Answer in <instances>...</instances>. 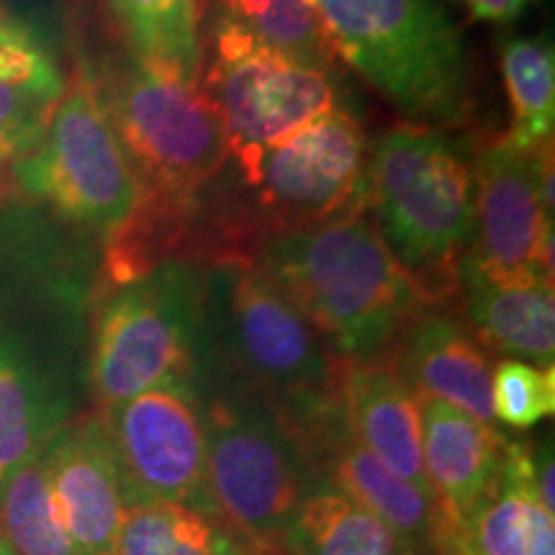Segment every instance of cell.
<instances>
[{
  "mask_svg": "<svg viewBox=\"0 0 555 555\" xmlns=\"http://www.w3.org/2000/svg\"><path fill=\"white\" fill-rule=\"evenodd\" d=\"M416 397H433L491 425V367L483 345L448 311L422 309L388 358Z\"/></svg>",
  "mask_w": 555,
  "mask_h": 555,
  "instance_id": "obj_16",
  "label": "cell"
},
{
  "mask_svg": "<svg viewBox=\"0 0 555 555\" xmlns=\"http://www.w3.org/2000/svg\"><path fill=\"white\" fill-rule=\"evenodd\" d=\"M0 545L11 555H78L54 517L41 453L0 489Z\"/></svg>",
  "mask_w": 555,
  "mask_h": 555,
  "instance_id": "obj_26",
  "label": "cell"
},
{
  "mask_svg": "<svg viewBox=\"0 0 555 555\" xmlns=\"http://www.w3.org/2000/svg\"><path fill=\"white\" fill-rule=\"evenodd\" d=\"M0 80L26 86L54 101L65 93V80L44 41L11 9L9 0H0Z\"/></svg>",
  "mask_w": 555,
  "mask_h": 555,
  "instance_id": "obj_28",
  "label": "cell"
},
{
  "mask_svg": "<svg viewBox=\"0 0 555 555\" xmlns=\"http://www.w3.org/2000/svg\"><path fill=\"white\" fill-rule=\"evenodd\" d=\"M0 555H11V553H9V551H5V547H3V545H0Z\"/></svg>",
  "mask_w": 555,
  "mask_h": 555,
  "instance_id": "obj_33",
  "label": "cell"
},
{
  "mask_svg": "<svg viewBox=\"0 0 555 555\" xmlns=\"http://www.w3.org/2000/svg\"><path fill=\"white\" fill-rule=\"evenodd\" d=\"M461 288H466V327L478 343L525 363L553 365V283H486L461 278Z\"/></svg>",
  "mask_w": 555,
  "mask_h": 555,
  "instance_id": "obj_19",
  "label": "cell"
},
{
  "mask_svg": "<svg viewBox=\"0 0 555 555\" xmlns=\"http://www.w3.org/2000/svg\"><path fill=\"white\" fill-rule=\"evenodd\" d=\"M422 409V457L433 494L450 522L463 527L489 499L502 474L506 440L494 425L433 397H416Z\"/></svg>",
  "mask_w": 555,
  "mask_h": 555,
  "instance_id": "obj_17",
  "label": "cell"
},
{
  "mask_svg": "<svg viewBox=\"0 0 555 555\" xmlns=\"http://www.w3.org/2000/svg\"><path fill=\"white\" fill-rule=\"evenodd\" d=\"M206 483L219 519L268 555H283L298 504L317 481L281 420L253 397L204 406Z\"/></svg>",
  "mask_w": 555,
  "mask_h": 555,
  "instance_id": "obj_7",
  "label": "cell"
},
{
  "mask_svg": "<svg viewBox=\"0 0 555 555\" xmlns=\"http://www.w3.org/2000/svg\"><path fill=\"white\" fill-rule=\"evenodd\" d=\"M491 412L512 429H530L555 412V367L506 358L491 373Z\"/></svg>",
  "mask_w": 555,
  "mask_h": 555,
  "instance_id": "obj_27",
  "label": "cell"
},
{
  "mask_svg": "<svg viewBox=\"0 0 555 555\" xmlns=\"http://www.w3.org/2000/svg\"><path fill=\"white\" fill-rule=\"evenodd\" d=\"M114 555H268L224 519L170 502L127 506Z\"/></svg>",
  "mask_w": 555,
  "mask_h": 555,
  "instance_id": "obj_21",
  "label": "cell"
},
{
  "mask_svg": "<svg viewBox=\"0 0 555 555\" xmlns=\"http://www.w3.org/2000/svg\"><path fill=\"white\" fill-rule=\"evenodd\" d=\"M198 352L237 373L253 399L286 427L339 404L343 360L296 304L247 262H224L204 275Z\"/></svg>",
  "mask_w": 555,
  "mask_h": 555,
  "instance_id": "obj_2",
  "label": "cell"
},
{
  "mask_svg": "<svg viewBox=\"0 0 555 555\" xmlns=\"http://www.w3.org/2000/svg\"><path fill=\"white\" fill-rule=\"evenodd\" d=\"M60 422L62 409L37 367L0 339V489L47 448Z\"/></svg>",
  "mask_w": 555,
  "mask_h": 555,
  "instance_id": "obj_22",
  "label": "cell"
},
{
  "mask_svg": "<svg viewBox=\"0 0 555 555\" xmlns=\"http://www.w3.org/2000/svg\"><path fill=\"white\" fill-rule=\"evenodd\" d=\"M139 65L201 80L198 0H108Z\"/></svg>",
  "mask_w": 555,
  "mask_h": 555,
  "instance_id": "obj_23",
  "label": "cell"
},
{
  "mask_svg": "<svg viewBox=\"0 0 555 555\" xmlns=\"http://www.w3.org/2000/svg\"><path fill=\"white\" fill-rule=\"evenodd\" d=\"M101 416L119 461L127 506L170 502L219 517L206 483L204 406L191 384L152 388Z\"/></svg>",
  "mask_w": 555,
  "mask_h": 555,
  "instance_id": "obj_11",
  "label": "cell"
},
{
  "mask_svg": "<svg viewBox=\"0 0 555 555\" xmlns=\"http://www.w3.org/2000/svg\"><path fill=\"white\" fill-rule=\"evenodd\" d=\"M535 455V494L540 499V504L545 506L547 512L553 515L555 509V494H553V448H540Z\"/></svg>",
  "mask_w": 555,
  "mask_h": 555,
  "instance_id": "obj_31",
  "label": "cell"
},
{
  "mask_svg": "<svg viewBox=\"0 0 555 555\" xmlns=\"http://www.w3.org/2000/svg\"><path fill=\"white\" fill-rule=\"evenodd\" d=\"M93 86L142 185L139 206L189 211L229 159L224 119L201 80L131 60L106 86Z\"/></svg>",
  "mask_w": 555,
  "mask_h": 555,
  "instance_id": "obj_5",
  "label": "cell"
},
{
  "mask_svg": "<svg viewBox=\"0 0 555 555\" xmlns=\"http://www.w3.org/2000/svg\"><path fill=\"white\" fill-rule=\"evenodd\" d=\"M463 547L476 555H555L553 515L535 494V455L522 442L506 440L502 474L463 527Z\"/></svg>",
  "mask_w": 555,
  "mask_h": 555,
  "instance_id": "obj_18",
  "label": "cell"
},
{
  "mask_svg": "<svg viewBox=\"0 0 555 555\" xmlns=\"http://www.w3.org/2000/svg\"><path fill=\"white\" fill-rule=\"evenodd\" d=\"M367 157L365 131L356 116L332 108L260 155L227 163H234L245 183V208L258 214L253 234L268 242L363 204Z\"/></svg>",
  "mask_w": 555,
  "mask_h": 555,
  "instance_id": "obj_9",
  "label": "cell"
},
{
  "mask_svg": "<svg viewBox=\"0 0 555 555\" xmlns=\"http://www.w3.org/2000/svg\"><path fill=\"white\" fill-rule=\"evenodd\" d=\"M201 86L224 119L234 163L327 114L337 99L330 73L298 65L221 18L211 31V65Z\"/></svg>",
  "mask_w": 555,
  "mask_h": 555,
  "instance_id": "obj_10",
  "label": "cell"
},
{
  "mask_svg": "<svg viewBox=\"0 0 555 555\" xmlns=\"http://www.w3.org/2000/svg\"><path fill=\"white\" fill-rule=\"evenodd\" d=\"M339 414L358 446L393 474L433 494L422 457L420 399L391 360L343 363Z\"/></svg>",
  "mask_w": 555,
  "mask_h": 555,
  "instance_id": "obj_15",
  "label": "cell"
},
{
  "mask_svg": "<svg viewBox=\"0 0 555 555\" xmlns=\"http://www.w3.org/2000/svg\"><path fill=\"white\" fill-rule=\"evenodd\" d=\"M283 555H422L384 519L330 483L317 481L298 504Z\"/></svg>",
  "mask_w": 555,
  "mask_h": 555,
  "instance_id": "obj_20",
  "label": "cell"
},
{
  "mask_svg": "<svg viewBox=\"0 0 555 555\" xmlns=\"http://www.w3.org/2000/svg\"><path fill=\"white\" fill-rule=\"evenodd\" d=\"M26 196L101 234H119L142 201V185L90 75L78 73L52 108L44 134L11 168Z\"/></svg>",
  "mask_w": 555,
  "mask_h": 555,
  "instance_id": "obj_8",
  "label": "cell"
},
{
  "mask_svg": "<svg viewBox=\"0 0 555 555\" xmlns=\"http://www.w3.org/2000/svg\"><path fill=\"white\" fill-rule=\"evenodd\" d=\"M476 234L461 278L486 283H553V219L538 196V152L496 142L474 170Z\"/></svg>",
  "mask_w": 555,
  "mask_h": 555,
  "instance_id": "obj_12",
  "label": "cell"
},
{
  "mask_svg": "<svg viewBox=\"0 0 555 555\" xmlns=\"http://www.w3.org/2000/svg\"><path fill=\"white\" fill-rule=\"evenodd\" d=\"M363 206L429 307L461 291L476 234L474 170L442 129L412 121L388 129L367 157Z\"/></svg>",
  "mask_w": 555,
  "mask_h": 555,
  "instance_id": "obj_3",
  "label": "cell"
},
{
  "mask_svg": "<svg viewBox=\"0 0 555 555\" xmlns=\"http://www.w3.org/2000/svg\"><path fill=\"white\" fill-rule=\"evenodd\" d=\"M266 273L343 363L388 360L429 301L360 204L322 224L278 234L260 249Z\"/></svg>",
  "mask_w": 555,
  "mask_h": 555,
  "instance_id": "obj_1",
  "label": "cell"
},
{
  "mask_svg": "<svg viewBox=\"0 0 555 555\" xmlns=\"http://www.w3.org/2000/svg\"><path fill=\"white\" fill-rule=\"evenodd\" d=\"M468 16L481 24H512L530 9L535 0H457Z\"/></svg>",
  "mask_w": 555,
  "mask_h": 555,
  "instance_id": "obj_30",
  "label": "cell"
},
{
  "mask_svg": "<svg viewBox=\"0 0 555 555\" xmlns=\"http://www.w3.org/2000/svg\"><path fill=\"white\" fill-rule=\"evenodd\" d=\"M286 429L301 450L314 481L330 483L332 489L365 506L422 555H453L461 551V530L450 522L435 494L388 470L378 457L358 446L347 435L339 404Z\"/></svg>",
  "mask_w": 555,
  "mask_h": 555,
  "instance_id": "obj_13",
  "label": "cell"
},
{
  "mask_svg": "<svg viewBox=\"0 0 555 555\" xmlns=\"http://www.w3.org/2000/svg\"><path fill=\"white\" fill-rule=\"evenodd\" d=\"M219 18L298 65L330 73L332 52L314 0H217Z\"/></svg>",
  "mask_w": 555,
  "mask_h": 555,
  "instance_id": "obj_25",
  "label": "cell"
},
{
  "mask_svg": "<svg viewBox=\"0 0 555 555\" xmlns=\"http://www.w3.org/2000/svg\"><path fill=\"white\" fill-rule=\"evenodd\" d=\"M332 52L422 127H461L468 57L440 0H314Z\"/></svg>",
  "mask_w": 555,
  "mask_h": 555,
  "instance_id": "obj_4",
  "label": "cell"
},
{
  "mask_svg": "<svg viewBox=\"0 0 555 555\" xmlns=\"http://www.w3.org/2000/svg\"><path fill=\"white\" fill-rule=\"evenodd\" d=\"M453 555H476V553H470V551H468V547H461V551H455Z\"/></svg>",
  "mask_w": 555,
  "mask_h": 555,
  "instance_id": "obj_32",
  "label": "cell"
},
{
  "mask_svg": "<svg viewBox=\"0 0 555 555\" xmlns=\"http://www.w3.org/2000/svg\"><path fill=\"white\" fill-rule=\"evenodd\" d=\"M499 60L512 124L504 144L519 152H538L553 144L555 127V52L551 37H506L499 41Z\"/></svg>",
  "mask_w": 555,
  "mask_h": 555,
  "instance_id": "obj_24",
  "label": "cell"
},
{
  "mask_svg": "<svg viewBox=\"0 0 555 555\" xmlns=\"http://www.w3.org/2000/svg\"><path fill=\"white\" fill-rule=\"evenodd\" d=\"M41 457L54 517L75 551L78 555H114L127 515V494L106 420L88 414L73 425H62L41 450Z\"/></svg>",
  "mask_w": 555,
  "mask_h": 555,
  "instance_id": "obj_14",
  "label": "cell"
},
{
  "mask_svg": "<svg viewBox=\"0 0 555 555\" xmlns=\"http://www.w3.org/2000/svg\"><path fill=\"white\" fill-rule=\"evenodd\" d=\"M54 106L57 101L37 90L0 80V176L34 150Z\"/></svg>",
  "mask_w": 555,
  "mask_h": 555,
  "instance_id": "obj_29",
  "label": "cell"
},
{
  "mask_svg": "<svg viewBox=\"0 0 555 555\" xmlns=\"http://www.w3.org/2000/svg\"><path fill=\"white\" fill-rule=\"evenodd\" d=\"M204 275L193 262L163 260L106 296L90 356L99 414L152 388L189 384L198 360Z\"/></svg>",
  "mask_w": 555,
  "mask_h": 555,
  "instance_id": "obj_6",
  "label": "cell"
},
{
  "mask_svg": "<svg viewBox=\"0 0 555 555\" xmlns=\"http://www.w3.org/2000/svg\"><path fill=\"white\" fill-rule=\"evenodd\" d=\"M3 178H5V176H0V193H3Z\"/></svg>",
  "mask_w": 555,
  "mask_h": 555,
  "instance_id": "obj_34",
  "label": "cell"
}]
</instances>
